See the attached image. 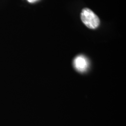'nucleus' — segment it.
Here are the masks:
<instances>
[{"label": "nucleus", "instance_id": "3", "mask_svg": "<svg viewBox=\"0 0 126 126\" xmlns=\"http://www.w3.org/2000/svg\"><path fill=\"white\" fill-rule=\"evenodd\" d=\"M29 2H31V3H32V2H35V1H37V0H27Z\"/></svg>", "mask_w": 126, "mask_h": 126}, {"label": "nucleus", "instance_id": "2", "mask_svg": "<svg viewBox=\"0 0 126 126\" xmlns=\"http://www.w3.org/2000/svg\"><path fill=\"white\" fill-rule=\"evenodd\" d=\"M73 66L77 71L79 72H86L89 67V63L87 59L82 55L76 57L73 60Z\"/></svg>", "mask_w": 126, "mask_h": 126}, {"label": "nucleus", "instance_id": "1", "mask_svg": "<svg viewBox=\"0 0 126 126\" xmlns=\"http://www.w3.org/2000/svg\"><path fill=\"white\" fill-rule=\"evenodd\" d=\"M81 19L82 22L89 29H95L99 26V18L89 9L85 8L82 10Z\"/></svg>", "mask_w": 126, "mask_h": 126}]
</instances>
